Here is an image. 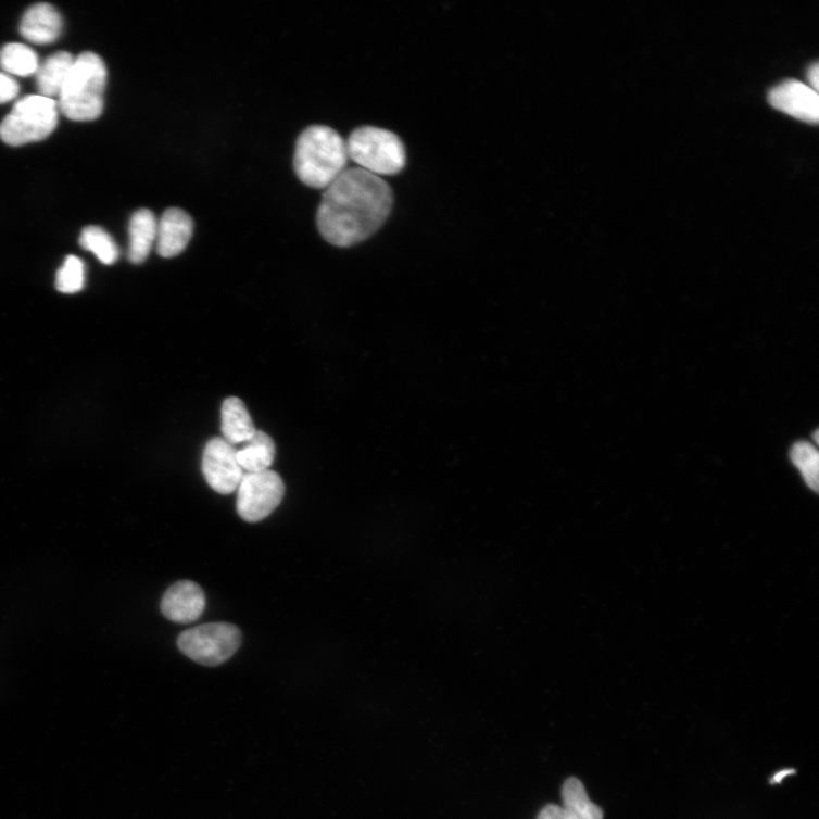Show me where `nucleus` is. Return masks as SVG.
Here are the masks:
<instances>
[{"label":"nucleus","instance_id":"21","mask_svg":"<svg viewBox=\"0 0 819 819\" xmlns=\"http://www.w3.org/2000/svg\"><path fill=\"white\" fill-rule=\"evenodd\" d=\"M86 268L81 259L70 255L56 275L58 291L64 294H76L85 287Z\"/></svg>","mask_w":819,"mask_h":819},{"label":"nucleus","instance_id":"1","mask_svg":"<svg viewBox=\"0 0 819 819\" xmlns=\"http://www.w3.org/2000/svg\"><path fill=\"white\" fill-rule=\"evenodd\" d=\"M393 205L390 186L363 168L353 167L330 184L317 214L320 234L328 243L350 248L373 236Z\"/></svg>","mask_w":819,"mask_h":819},{"label":"nucleus","instance_id":"4","mask_svg":"<svg viewBox=\"0 0 819 819\" xmlns=\"http://www.w3.org/2000/svg\"><path fill=\"white\" fill-rule=\"evenodd\" d=\"M346 148L349 159L357 167L378 177L398 175L406 162L404 144L399 136L376 127L354 130Z\"/></svg>","mask_w":819,"mask_h":819},{"label":"nucleus","instance_id":"2","mask_svg":"<svg viewBox=\"0 0 819 819\" xmlns=\"http://www.w3.org/2000/svg\"><path fill=\"white\" fill-rule=\"evenodd\" d=\"M348 161L346 141L329 127H308L298 139L295 173L311 188L326 189L346 171Z\"/></svg>","mask_w":819,"mask_h":819},{"label":"nucleus","instance_id":"19","mask_svg":"<svg viewBox=\"0 0 819 819\" xmlns=\"http://www.w3.org/2000/svg\"><path fill=\"white\" fill-rule=\"evenodd\" d=\"M80 247L91 252L106 266L115 263L119 256L118 248L112 236L101 227H86L79 239Z\"/></svg>","mask_w":819,"mask_h":819},{"label":"nucleus","instance_id":"18","mask_svg":"<svg viewBox=\"0 0 819 819\" xmlns=\"http://www.w3.org/2000/svg\"><path fill=\"white\" fill-rule=\"evenodd\" d=\"M39 58L27 45L12 42L0 51V67L9 76L29 77L37 74Z\"/></svg>","mask_w":819,"mask_h":819},{"label":"nucleus","instance_id":"7","mask_svg":"<svg viewBox=\"0 0 819 819\" xmlns=\"http://www.w3.org/2000/svg\"><path fill=\"white\" fill-rule=\"evenodd\" d=\"M284 495V480L277 472L244 474L237 489V513L248 522H259L277 509Z\"/></svg>","mask_w":819,"mask_h":819},{"label":"nucleus","instance_id":"5","mask_svg":"<svg viewBox=\"0 0 819 819\" xmlns=\"http://www.w3.org/2000/svg\"><path fill=\"white\" fill-rule=\"evenodd\" d=\"M54 99L29 94L20 99L0 125V138L11 147L40 141L50 136L59 123Z\"/></svg>","mask_w":819,"mask_h":819},{"label":"nucleus","instance_id":"11","mask_svg":"<svg viewBox=\"0 0 819 819\" xmlns=\"http://www.w3.org/2000/svg\"><path fill=\"white\" fill-rule=\"evenodd\" d=\"M194 232V222L181 209H167L158 222L156 247L164 259L176 257L188 247Z\"/></svg>","mask_w":819,"mask_h":819},{"label":"nucleus","instance_id":"17","mask_svg":"<svg viewBox=\"0 0 819 819\" xmlns=\"http://www.w3.org/2000/svg\"><path fill=\"white\" fill-rule=\"evenodd\" d=\"M562 798L567 819H604V810L591 802L584 784L576 778L564 783Z\"/></svg>","mask_w":819,"mask_h":819},{"label":"nucleus","instance_id":"3","mask_svg":"<svg viewBox=\"0 0 819 819\" xmlns=\"http://www.w3.org/2000/svg\"><path fill=\"white\" fill-rule=\"evenodd\" d=\"M108 68L98 54L86 52L75 59L59 94L61 112L74 122H92L104 110Z\"/></svg>","mask_w":819,"mask_h":819},{"label":"nucleus","instance_id":"15","mask_svg":"<svg viewBox=\"0 0 819 819\" xmlns=\"http://www.w3.org/2000/svg\"><path fill=\"white\" fill-rule=\"evenodd\" d=\"M276 445L267 432L256 430L242 448H236L237 462L244 474L269 470L275 462Z\"/></svg>","mask_w":819,"mask_h":819},{"label":"nucleus","instance_id":"24","mask_svg":"<svg viewBox=\"0 0 819 819\" xmlns=\"http://www.w3.org/2000/svg\"><path fill=\"white\" fill-rule=\"evenodd\" d=\"M818 77H819V68L818 63H814L809 70H808V81L810 84V88H812L815 91H818Z\"/></svg>","mask_w":819,"mask_h":819},{"label":"nucleus","instance_id":"14","mask_svg":"<svg viewBox=\"0 0 819 819\" xmlns=\"http://www.w3.org/2000/svg\"><path fill=\"white\" fill-rule=\"evenodd\" d=\"M158 220L149 209L136 211L129 225V260L140 264L147 260L156 242Z\"/></svg>","mask_w":819,"mask_h":819},{"label":"nucleus","instance_id":"12","mask_svg":"<svg viewBox=\"0 0 819 819\" xmlns=\"http://www.w3.org/2000/svg\"><path fill=\"white\" fill-rule=\"evenodd\" d=\"M62 27L63 22L59 11L51 4L38 3L24 13L20 32L33 43L48 45L59 39Z\"/></svg>","mask_w":819,"mask_h":819},{"label":"nucleus","instance_id":"13","mask_svg":"<svg viewBox=\"0 0 819 819\" xmlns=\"http://www.w3.org/2000/svg\"><path fill=\"white\" fill-rule=\"evenodd\" d=\"M222 430L224 440L235 448L244 444L254 436L256 429L242 400H225L222 408Z\"/></svg>","mask_w":819,"mask_h":819},{"label":"nucleus","instance_id":"10","mask_svg":"<svg viewBox=\"0 0 819 819\" xmlns=\"http://www.w3.org/2000/svg\"><path fill=\"white\" fill-rule=\"evenodd\" d=\"M206 604L202 588L190 581H181L168 589L161 602L162 614L177 623L197 621Z\"/></svg>","mask_w":819,"mask_h":819},{"label":"nucleus","instance_id":"22","mask_svg":"<svg viewBox=\"0 0 819 819\" xmlns=\"http://www.w3.org/2000/svg\"><path fill=\"white\" fill-rule=\"evenodd\" d=\"M20 86L12 76L0 72V104L9 103L16 99Z\"/></svg>","mask_w":819,"mask_h":819},{"label":"nucleus","instance_id":"25","mask_svg":"<svg viewBox=\"0 0 819 819\" xmlns=\"http://www.w3.org/2000/svg\"><path fill=\"white\" fill-rule=\"evenodd\" d=\"M793 774H796V770H794V769H791V768H790V769H784V770H781V772H779L778 774H776V777H773V779H772V780H770V784H779V783H781V782H782V781H783V780H784V779H785L786 777H790V776H793Z\"/></svg>","mask_w":819,"mask_h":819},{"label":"nucleus","instance_id":"23","mask_svg":"<svg viewBox=\"0 0 819 819\" xmlns=\"http://www.w3.org/2000/svg\"><path fill=\"white\" fill-rule=\"evenodd\" d=\"M538 819H567L562 806L550 804L539 814Z\"/></svg>","mask_w":819,"mask_h":819},{"label":"nucleus","instance_id":"20","mask_svg":"<svg viewBox=\"0 0 819 819\" xmlns=\"http://www.w3.org/2000/svg\"><path fill=\"white\" fill-rule=\"evenodd\" d=\"M791 461L802 472L807 486L817 492L819 484V455L817 449L807 442L794 444L791 449Z\"/></svg>","mask_w":819,"mask_h":819},{"label":"nucleus","instance_id":"8","mask_svg":"<svg viewBox=\"0 0 819 819\" xmlns=\"http://www.w3.org/2000/svg\"><path fill=\"white\" fill-rule=\"evenodd\" d=\"M202 470L210 488L224 495L237 491L244 476L237 462L236 448L222 438L207 442L203 452Z\"/></svg>","mask_w":819,"mask_h":819},{"label":"nucleus","instance_id":"9","mask_svg":"<svg viewBox=\"0 0 819 819\" xmlns=\"http://www.w3.org/2000/svg\"><path fill=\"white\" fill-rule=\"evenodd\" d=\"M768 102L774 109L816 125L819 118V96L808 85L798 80H786L768 93Z\"/></svg>","mask_w":819,"mask_h":819},{"label":"nucleus","instance_id":"16","mask_svg":"<svg viewBox=\"0 0 819 819\" xmlns=\"http://www.w3.org/2000/svg\"><path fill=\"white\" fill-rule=\"evenodd\" d=\"M74 63L75 58L67 52H58L47 58L36 74L39 94L50 99L59 96Z\"/></svg>","mask_w":819,"mask_h":819},{"label":"nucleus","instance_id":"6","mask_svg":"<svg viewBox=\"0 0 819 819\" xmlns=\"http://www.w3.org/2000/svg\"><path fill=\"white\" fill-rule=\"evenodd\" d=\"M242 644V633L237 626L212 622L198 626L180 634V652L204 666H218L229 660Z\"/></svg>","mask_w":819,"mask_h":819}]
</instances>
